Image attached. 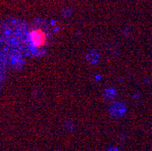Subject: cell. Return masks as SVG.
<instances>
[{"label":"cell","instance_id":"6da1fadb","mask_svg":"<svg viewBox=\"0 0 152 151\" xmlns=\"http://www.w3.org/2000/svg\"><path fill=\"white\" fill-rule=\"evenodd\" d=\"M39 27L35 24V27L28 28V43H30V54L31 55H41L43 52V48L48 41V31L50 28L45 27Z\"/></svg>","mask_w":152,"mask_h":151}]
</instances>
